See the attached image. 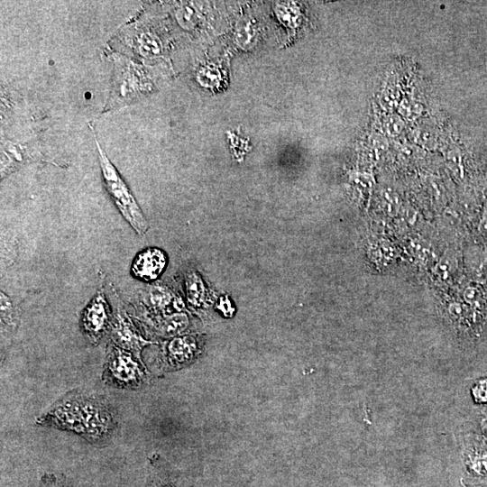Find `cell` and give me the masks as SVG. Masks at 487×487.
Segmentation results:
<instances>
[{"label": "cell", "instance_id": "cell-1", "mask_svg": "<svg viewBox=\"0 0 487 487\" xmlns=\"http://www.w3.org/2000/svg\"><path fill=\"white\" fill-rule=\"evenodd\" d=\"M93 133L105 187L124 218L139 235H142L149 229L148 222L131 189L98 142L94 131Z\"/></svg>", "mask_w": 487, "mask_h": 487}, {"label": "cell", "instance_id": "cell-2", "mask_svg": "<svg viewBox=\"0 0 487 487\" xmlns=\"http://www.w3.org/2000/svg\"><path fill=\"white\" fill-rule=\"evenodd\" d=\"M104 381L121 389H138L147 381V371L140 357L114 343L108 345Z\"/></svg>", "mask_w": 487, "mask_h": 487}, {"label": "cell", "instance_id": "cell-3", "mask_svg": "<svg viewBox=\"0 0 487 487\" xmlns=\"http://www.w3.org/2000/svg\"><path fill=\"white\" fill-rule=\"evenodd\" d=\"M142 66L129 60L117 62L116 76L113 87V103L133 101L149 88Z\"/></svg>", "mask_w": 487, "mask_h": 487}, {"label": "cell", "instance_id": "cell-4", "mask_svg": "<svg viewBox=\"0 0 487 487\" xmlns=\"http://www.w3.org/2000/svg\"><path fill=\"white\" fill-rule=\"evenodd\" d=\"M111 310L101 291L96 292L84 308L81 327L88 340L96 345L111 326Z\"/></svg>", "mask_w": 487, "mask_h": 487}, {"label": "cell", "instance_id": "cell-5", "mask_svg": "<svg viewBox=\"0 0 487 487\" xmlns=\"http://www.w3.org/2000/svg\"><path fill=\"white\" fill-rule=\"evenodd\" d=\"M112 343L140 357L142 349L151 344L143 338L133 321L117 302L116 314L110 326Z\"/></svg>", "mask_w": 487, "mask_h": 487}, {"label": "cell", "instance_id": "cell-6", "mask_svg": "<svg viewBox=\"0 0 487 487\" xmlns=\"http://www.w3.org/2000/svg\"><path fill=\"white\" fill-rule=\"evenodd\" d=\"M166 266V256L158 248L150 247L138 253L132 264L133 275L143 281L156 280Z\"/></svg>", "mask_w": 487, "mask_h": 487}, {"label": "cell", "instance_id": "cell-7", "mask_svg": "<svg viewBox=\"0 0 487 487\" xmlns=\"http://www.w3.org/2000/svg\"><path fill=\"white\" fill-rule=\"evenodd\" d=\"M198 350L197 341L193 336H179L170 340L166 348L169 362L182 364L191 361Z\"/></svg>", "mask_w": 487, "mask_h": 487}, {"label": "cell", "instance_id": "cell-8", "mask_svg": "<svg viewBox=\"0 0 487 487\" xmlns=\"http://www.w3.org/2000/svg\"><path fill=\"white\" fill-rule=\"evenodd\" d=\"M173 299L172 292L166 286L153 284L143 294V302L153 310L163 309Z\"/></svg>", "mask_w": 487, "mask_h": 487}, {"label": "cell", "instance_id": "cell-9", "mask_svg": "<svg viewBox=\"0 0 487 487\" xmlns=\"http://www.w3.org/2000/svg\"><path fill=\"white\" fill-rule=\"evenodd\" d=\"M132 44L134 50L144 57L155 56L160 51L157 38L149 32L142 31V29L133 36Z\"/></svg>", "mask_w": 487, "mask_h": 487}, {"label": "cell", "instance_id": "cell-10", "mask_svg": "<svg viewBox=\"0 0 487 487\" xmlns=\"http://www.w3.org/2000/svg\"><path fill=\"white\" fill-rule=\"evenodd\" d=\"M186 294L188 301L198 306L204 299L205 287L201 278L194 271L186 276Z\"/></svg>", "mask_w": 487, "mask_h": 487}, {"label": "cell", "instance_id": "cell-11", "mask_svg": "<svg viewBox=\"0 0 487 487\" xmlns=\"http://www.w3.org/2000/svg\"><path fill=\"white\" fill-rule=\"evenodd\" d=\"M188 325V317L183 313H177L165 318L159 330L164 335H175L185 330Z\"/></svg>", "mask_w": 487, "mask_h": 487}, {"label": "cell", "instance_id": "cell-12", "mask_svg": "<svg viewBox=\"0 0 487 487\" xmlns=\"http://www.w3.org/2000/svg\"><path fill=\"white\" fill-rule=\"evenodd\" d=\"M1 321L9 328H15L18 324V313L12 299L3 291L0 292Z\"/></svg>", "mask_w": 487, "mask_h": 487}, {"label": "cell", "instance_id": "cell-13", "mask_svg": "<svg viewBox=\"0 0 487 487\" xmlns=\"http://www.w3.org/2000/svg\"><path fill=\"white\" fill-rule=\"evenodd\" d=\"M472 396L476 403L487 402V378L481 379L473 385Z\"/></svg>", "mask_w": 487, "mask_h": 487}, {"label": "cell", "instance_id": "cell-14", "mask_svg": "<svg viewBox=\"0 0 487 487\" xmlns=\"http://www.w3.org/2000/svg\"><path fill=\"white\" fill-rule=\"evenodd\" d=\"M152 487H190L184 482L178 478H171L170 476L164 477L160 474L157 478H154Z\"/></svg>", "mask_w": 487, "mask_h": 487}, {"label": "cell", "instance_id": "cell-15", "mask_svg": "<svg viewBox=\"0 0 487 487\" xmlns=\"http://www.w3.org/2000/svg\"><path fill=\"white\" fill-rule=\"evenodd\" d=\"M484 424H485L484 429L487 431V419L484 420ZM486 433H487V432H486Z\"/></svg>", "mask_w": 487, "mask_h": 487}]
</instances>
